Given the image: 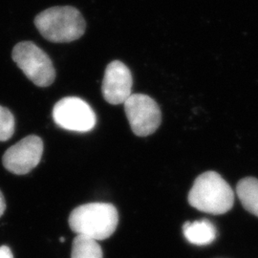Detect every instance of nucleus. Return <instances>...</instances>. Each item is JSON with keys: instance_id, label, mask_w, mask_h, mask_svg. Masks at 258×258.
Returning a JSON list of instances; mask_svg holds the SVG:
<instances>
[{"instance_id": "obj_6", "label": "nucleus", "mask_w": 258, "mask_h": 258, "mask_svg": "<svg viewBox=\"0 0 258 258\" xmlns=\"http://www.w3.org/2000/svg\"><path fill=\"white\" fill-rule=\"evenodd\" d=\"M53 119L59 127L76 132H88L97 122L91 106L76 97L63 98L56 102L53 108Z\"/></svg>"}, {"instance_id": "obj_11", "label": "nucleus", "mask_w": 258, "mask_h": 258, "mask_svg": "<svg viewBox=\"0 0 258 258\" xmlns=\"http://www.w3.org/2000/svg\"><path fill=\"white\" fill-rule=\"evenodd\" d=\"M71 258H103V253L97 241L77 235L72 245Z\"/></svg>"}, {"instance_id": "obj_12", "label": "nucleus", "mask_w": 258, "mask_h": 258, "mask_svg": "<svg viewBox=\"0 0 258 258\" xmlns=\"http://www.w3.org/2000/svg\"><path fill=\"white\" fill-rule=\"evenodd\" d=\"M16 121L11 111L0 106V142H5L12 138L15 132Z\"/></svg>"}, {"instance_id": "obj_8", "label": "nucleus", "mask_w": 258, "mask_h": 258, "mask_svg": "<svg viewBox=\"0 0 258 258\" xmlns=\"http://www.w3.org/2000/svg\"><path fill=\"white\" fill-rule=\"evenodd\" d=\"M132 75L128 67L119 60L107 65L102 81L103 98L110 104H123L132 95Z\"/></svg>"}, {"instance_id": "obj_2", "label": "nucleus", "mask_w": 258, "mask_h": 258, "mask_svg": "<svg viewBox=\"0 0 258 258\" xmlns=\"http://www.w3.org/2000/svg\"><path fill=\"white\" fill-rule=\"evenodd\" d=\"M188 203L198 211L220 215L233 207L234 192L220 174L207 171L194 181L188 194Z\"/></svg>"}, {"instance_id": "obj_9", "label": "nucleus", "mask_w": 258, "mask_h": 258, "mask_svg": "<svg viewBox=\"0 0 258 258\" xmlns=\"http://www.w3.org/2000/svg\"><path fill=\"white\" fill-rule=\"evenodd\" d=\"M184 237L196 246L210 245L216 238V229L209 220L186 222L183 226Z\"/></svg>"}, {"instance_id": "obj_10", "label": "nucleus", "mask_w": 258, "mask_h": 258, "mask_svg": "<svg viewBox=\"0 0 258 258\" xmlns=\"http://www.w3.org/2000/svg\"><path fill=\"white\" fill-rule=\"evenodd\" d=\"M236 194L244 209L258 217V179L247 177L240 180Z\"/></svg>"}, {"instance_id": "obj_7", "label": "nucleus", "mask_w": 258, "mask_h": 258, "mask_svg": "<svg viewBox=\"0 0 258 258\" xmlns=\"http://www.w3.org/2000/svg\"><path fill=\"white\" fill-rule=\"evenodd\" d=\"M43 153L42 140L32 135L19 141L4 153V167L14 174L24 175L31 172L39 164Z\"/></svg>"}, {"instance_id": "obj_4", "label": "nucleus", "mask_w": 258, "mask_h": 258, "mask_svg": "<svg viewBox=\"0 0 258 258\" xmlns=\"http://www.w3.org/2000/svg\"><path fill=\"white\" fill-rule=\"evenodd\" d=\"M13 59L28 79L39 87L54 83L55 71L49 55L34 42H19L13 50Z\"/></svg>"}, {"instance_id": "obj_15", "label": "nucleus", "mask_w": 258, "mask_h": 258, "mask_svg": "<svg viewBox=\"0 0 258 258\" xmlns=\"http://www.w3.org/2000/svg\"><path fill=\"white\" fill-rule=\"evenodd\" d=\"M60 242H64V238H60Z\"/></svg>"}, {"instance_id": "obj_1", "label": "nucleus", "mask_w": 258, "mask_h": 258, "mask_svg": "<svg viewBox=\"0 0 258 258\" xmlns=\"http://www.w3.org/2000/svg\"><path fill=\"white\" fill-rule=\"evenodd\" d=\"M68 222L77 235L98 242L109 238L115 232L119 223V213L111 204H85L71 212Z\"/></svg>"}, {"instance_id": "obj_3", "label": "nucleus", "mask_w": 258, "mask_h": 258, "mask_svg": "<svg viewBox=\"0 0 258 258\" xmlns=\"http://www.w3.org/2000/svg\"><path fill=\"white\" fill-rule=\"evenodd\" d=\"M35 25L42 37L55 43L79 39L86 27L81 12L71 6H56L41 12L35 19Z\"/></svg>"}, {"instance_id": "obj_14", "label": "nucleus", "mask_w": 258, "mask_h": 258, "mask_svg": "<svg viewBox=\"0 0 258 258\" xmlns=\"http://www.w3.org/2000/svg\"><path fill=\"white\" fill-rule=\"evenodd\" d=\"M5 210H6V202H5L3 194L0 191V217L3 215Z\"/></svg>"}, {"instance_id": "obj_13", "label": "nucleus", "mask_w": 258, "mask_h": 258, "mask_svg": "<svg viewBox=\"0 0 258 258\" xmlns=\"http://www.w3.org/2000/svg\"><path fill=\"white\" fill-rule=\"evenodd\" d=\"M0 258H14L13 252L7 246L0 247Z\"/></svg>"}, {"instance_id": "obj_5", "label": "nucleus", "mask_w": 258, "mask_h": 258, "mask_svg": "<svg viewBox=\"0 0 258 258\" xmlns=\"http://www.w3.org/2000/svg\"><path fill=\"white\" fill-rule=\"evenodd\" d=\"M130 127L135 135L147 137L161 124L162 114L157 102L148 95L132 94L123 103Z\"/></svg>"}]
</instances>
